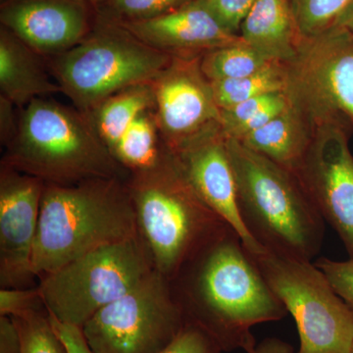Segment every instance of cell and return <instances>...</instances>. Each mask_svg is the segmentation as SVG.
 Wrapping results in <instances>:
<instances>
[{
    "instance_id": "cell-13",
    "label": "cell",
    "mask_w": 353,
    "mask_h": 353,
    "mask_svg": "<svg viewBox=\"0 0 353 353\" xmlns=\"http://www.w3.org/2000/svg\"><path fill=\"white\" fill-rule=\"evenodd\" d=\"M154 112L164 145L171 150L220 123L210 81L201 67V58L172 61L152 83Z\"/></svg>"
},
{
    "instance_id": "cell-28",
    "label": "cell",
    "mask_w": 353,
    "mask_h": 353,
    "mask_svg": "<svg viewBox=\"0 0 353 353\" xmlns=\"http://www.w3.org/2000/svg\"><path fill=\"white\" fill-rule=\"evenodd\" d=\"M255 0H204L206 6L220 24L234 34L240 36L241 25Z\"/></svg>"
},
{
    "instance_id": "cell-26",
    "label": "cell",
    "mask_w": 353,
    "mask_h": 353,
    "mask_svg": "<svg viewBox=\"0 0 353 353\" xmlns=\"http://www.w3.org/2000/svg\"><path fill=\"white\" fill-rule=\"evenodd\" d=\"M314 263L328 278L336 294L353 310V257L345 261L320 257Z\"/></svg>"
},
{
    "instance_id": "cell-30",
    "label": "cell",
    "mask_w": 353,
    "mask_h": 353,
    "mask_svg": "<svg viewBox=\"0 0 353 353\" xmlns=\"http://www.w3.org/2000/svg\"><path fill=\"white\" fill-rule=\"evenodd\" d=\"M19 125V108L0 95V141L6 148L12 143L18 132Z\"/></svg>"
},
{
    "instance_id": "cell-15",
    "label": "cell",
    "mask_w": 353,
    "mask_h": 353,
    "mask_svg": "<svg viewBox=\"0 0 353 353\" xmlns=\"http://www.w3.org/2000/svg\"><path fill=\"white\" fill-rule=\"evenodd\" d=\"M88 0H1L0 23L46 59L71 50L92 32Z\"/></svg>"
},
{
    "instance_id": "cell-19",
    "label": "cell",
    "mask_w": 353,
    "mask_h": 353,
    "mask_svg": "<svg viewBox=\"0 0 353 353\" xmlns=\"http://www.w3.org/2000/svg\"><path fill=\"white\" fill-rule=\"evenodd\" d=\"M313 132L288 108L264 127L246 134L240 143L288 170L294 172L307 152Z\"/></svg>"
},
{
    "instance_id": "cell-17",
    "label": "cell",
    "mask_w": 353,
    "mask_h": 353,
    "mask_svg": "<svg viewBox=\"0 0 353 353\" xmlns=\"http://www.w3.org/2000/svg\"><path fill=\"white\" fill-rule=\"evenodd\" d=\"M62 94L46 59L12 32L0 26V95L17 108L34 99Z\"/></svg>"
},
{
    "instance_id": "cell-27",
    "label": "cell",
    "mask_w": 353,
    "mask_h": 353,
    "mask_svg": "<svg viewBox=\"0 0 353 353\" xmlns=\"http://www.w3.org/2000/svg\"><path fill=\"white\" fill-rule=\"evenodd\" d=\"M161 353H223L219 345L205 332L185 323L183 328Z\"/></svg>"
},
{
    "instance_id": "cell-20",
    "label": "cell",
    "mask_w": 353,
    "mask_h": 353,
    "mask_svg": "<svg viewBox=\"0 0 353 353\" xmlns=\"http://www.w3.org/2000/svg\"><path fill=\"white\" fill-rule=\"evenodd\" d=\"M210 83L216 104L222 110L261 95L284 92L285 64L274 61L252 75Z\"/></svg>"
},
{
    "instance_id": "cell-12",
    "label": "cell",
    "mask_w": 353,
    "mask_h": 353,
    "mask_svg": "<svg viewBox=\"0 0 353 353\" xmlns=\"http://www.w3.org/2000/svg\"><path fill=\"white\" fill-rule=\"evenodd\" d=\"M46 183L0 163V287L38 285L32 253Z\"/></svg>"
},
{
    "instance_id": "cell-14",
    "label": "cell",
    "mask_w": 353,
    "mask_h": 353,
    "mask_svg": "<svg viewBox=\"0 0 353 353\" xmlns=\"http://www.w3.org/2000/svg\"><path fill=\"white\" fill-rule=\"evenodd\" d=\"M172 152L206 205L239 234L248 252H261L263 246L250 234L241 218L227 137L220 123L206 128Z\"/></svg>"
},
{
    "instance_id": "cell-35",
    "label": "cell",
    "mask_w": 353,
    "mask_h": 353,
    "mask_svg": "<svg viewBox=\"0 0 353 353\" xmlns=\"http://www.w3.org/2000/svg\"><path fill=\"white\" fill-rule=\"evenodd\" d=\"M352 353H353V347H352Z\"/></svg>"
},
{
    "instance_id": "cell-33",
    "label": "cell",
    "mask_w": 353,
    "mask_h": 353,
    "mask_svg": "<svg viewBox=\"0 0 353 353\" xmlns=\"http://www.w3.org/2000/svg\"><path fill=\"white\" fill-rule=\"evenodd\" d=\"M334 25L347 30V32H352L353 34V0L350 2V6L345 9V11L341 14Z\"/></svg>"
},
{
    "instance_id": "cell-18",
    "label": "cell",
    "mask_w": 353,
    "mask_h": 353,
    "mask_svg": "<svg viewBox=\"0 0 353 353\" xmlns=\"http://www.w3.org/2000/svg\"><path fill=\"white\" fill-rule=\"evenodd\" d=\"M240 36L267 59L279 62L294 57L303 39L292 0H255Z\"/></svg>"
},
{
    "instance_id": "cell-1",
    "label": "cell",
    "mask_w": 353,
    "mask_h": 353,
    "mask_svg": "<svg viewBox=\"0 0 353 353\" xmlns=\"http://www.w3.org/2000/svg\"><path fill=\"white\" fill-rule=\"evenodd\" d=\"M185 323L223 352L256 348L253 327L288 314L233 229L206 246L170 281Z\"/></svg>"
},
{
    "instance_id": "cell-22",
    "label": "cell",
    "mask_w": 353,
    "mask_h": 353,
    "mask_svg": "<svg viewBox=\"0 0 353 353\" xmlns=\"http://www.w3.org/2000/svg\"><path fill=\"white\" fill-rule=\"evenodd\" d=\"M11 318L19 332L22 353H68L53 329L48 309Z\"/></svg>"
},
{
    "instance_id": "cell-6",
    "label": "cell",
    "mask_w": 353,
    "mask_h": 353,
    "mask_svg": "<svg viewBox=\"0 0 353 353\" xmlns=\"http://www.w3.org/2000/svg\"><path fill=\"white\" fill-rule=\"evenodd\" d=\"M46 61L62 94L88 114L122 90L152 83L172 57L97 14L92 32L80 43Z\"/></svg>"
},
{
    "instance_id": "cell-25",
    "label": "cell",
    "mask_w": 353,
    "mask_h": 353,
    "mask_svg": "<svg viewBox=\"0 0 353 353\" xmlns=\"http://www.w3.org/2000/svg\"><path fill=\"white\" fill-rule=\"evenodd\" d=\"M46 309L39 284L29 289H0V316L15 317Z\"/></svg>"
},
{
    "instance_id": "cell-8",
    "label": "cell",
    "mask_w": 353,
    "mask_h": 353,
    "mask_svg": "<svg viewBox=\"0 0 353 353\" xmlns=\"http://www.w3.org/2000/svg\"><path fill=\"white\" fill-rule=\"evenodd\" d=\"M284 94L313 132L341 130L353 134V34L334 25L303 38L284 62Z\"/></svg>"
},
{
    "instance_id": "cell-4",
    "label": "cell",
    "mask_w": 353,
    "mask_h": 353,
    "mask_svg": "<svg viewBox=\"0 0 353 353\" xmlns=\"http://www.w3.org/2000/svg\"><path fill=\"white\" fill-rule=\"evenodd\" d=\"M227 148L250 234L270 252L312 261L321 250L325 221L297 176L236 139L227 138Z\"/></svg>"
},
{
    "instance_id": "cell-31",
    "label": "cell",
    "mask_w": 353,
    "mask_h": 353,
    "mask_svg": "<svg viewBox=\"0 0 353 353\" xmlns=\"http://www.w3.org/2000/svg\"><path fill=\"white\" fill-rule=\"evenodd\" d=\"M0 353H22L19 332L9 316H0Z\"/></svg>"
},
{
    "instance_id": "cell-7",
    "label": "cell",
    "mask_w": 353,
    "mask_h": 353,
    "mask_svg": "<svg viewBox=\"0 0 353 353\" xmlns=\"http://www.w3.org/2000/svg\"><path fill=\"white\" fill-rule=\"evenodd\" d=\"M141 236L97 248L39 278L48 313L82 328L95 314L154 273Z\"/></svg>"
},
{
    "instance_id": "cell-3",
    "label": "cell",
    "mask_w": 353,
    "mask_h": 353,
    "mask_svg": "<svg viewBox=\"0 0 353 353\" xmlns=\"http://www.w3.org/2000/svg\"><path fill=\"white\" fill-rule=\"evenodd\" d=\"M139 234L125 179L95 178L69 185L46 183L32 270L39 279L97 248Z\"/></svg>"
},
{
    "instance_id": "cell-21",
    "label": "cell",
    "mask_w": 353,
    "mask_h": 353,
    "mask_svg": "<svg viewBox=\"0 0 353 353\" xmlns=\"http://www.w3.org/2000/svg\"><path fill=\"white\" fill-rule=\"evenodd\" d=\"M271 62L274 61L243 41L210 51L201 58V67L206 78L213 82L252 75Z\"/></svg>"
},
{
    "instance_id": "cell-2",
    "label": "cell",
    "mask_w": 353,
    "mask_h": 353,
    "mask_svg": "<svg viewBox=\"0 0 353 353\" xmlns=\"http://www.w3.org/2000/svg\"><path fill=\"white\" fill-rule=\"evenodd\" d=\"M126 185L139 236L155 271L169 281L232 229L202 201L166 145L154 164L130 173Z\"/></svg>"
},
{
    "instance_id": "cell-23",
    "label": "cell",
    "mask_w": 353,
    "mask_h": 353,
    "mask_svg": "<svg viewBox=\"0 0 353 353\" xmlns=\"http://www.w3.org/2000/svg\"><path fill=\"white\" fill-rule=\"evenodd\" d=\"M190 0H105L95 7L97 16L116 24L159 17Z\"/></svg>"
},
{
    "instance_id": "cell-16",
    "label": "cell",
    "mask_w": 353,
    "mask_h": 353,
    "mask_svg": "<svg viewBox=\"0 0 353 353\" xmlns=\"http://www.w3.org/2000/svg\"><path fill=\"white\" fill-rule=\"evenodd\" d=\"M119 25L172 58H201L217 48L243 41L220 24L204 0H190L153 19Z\"/></svg>"
},
{
    "instance_id": "cell-5",
    "label": "cell",
    "mask_w": 353,
    "mask_h": 353,
    "mask_svg": "<svg viewBox=\"0 0 353 353\" xmlns=\"http://www.w3.org/2000/svg\"><path fill=\"white\" fill-rule=\"evenodd\" d=\"M1 162L52 185L129 176L85 113L50 97L19 109L17 134Z\"/></svg>"
},
{
    "instance_id": "cell-32",
    "label": "cell",
    "mask_w": 353,
    "mask_h": 353,
    "mask_svg": "<svg viewBox=\"0 0 353 353\" xmlns=\"http://www.w3.org/2000/svg\"><path fill=\"white\" fill-rule=\"evenodd\" d=\"M250 353H294L292 347L284 341L269 339Z\"/></svg>"
},
{
    "instance_id": "cell-9",
    "label": "cell",
    "mask_w": 353,
    "mask_h": 353,
    "mask_svg": "<svg viewBox=\"0 0 353 353\" xmlns=\"http://www.w3.org/2000/svg\"><path fill=\"white\" fill-rule=\"evenodd\" d=\"M267 284L294 318L297 353H352L353 310L315 263L264 248L250 253Z\"/></svg>"
},
{
    "instance_id": "cell-10",
    "label": "cell",
    "mask_w": 353,
    "mask_h": 353,
    "mask_svg": "<svg viewBox=\"0 0 353 353\" xmlns=\"http://www.w3.org/2000/svg\"><path fill=\"white\" fill-rule=\"evenodd\" d=\"M185 325L171 282L157 271L82 327L94 353H161Z\"/></svg>"
},
{
    "instance_id": "cell-34",
    "label": "cell",
    "mask_w": 353,
    "mask_h": 353,
    "mask_svg": "<svg viewBox=\"0 0 353 353\" xmlns=\"http://www.w3.org/2000/svg\"><path fill=\"white\" fill-rule=\"evenodd\" d=\"M88 1L90 2V3H92L95 8V7L99 6V4H101L102 2L105 1V0H88Z\"/></svg>"
},
{
    "instance_id": "cell-24",
    "label": "cell",
    "mask_w": 353,
    "mask_h": 353,
    "mask_svg": "<svg viewBox=\"0 0 353 353\" xmlns=\"http://www.w3.org/2000/svg\"><path fill=\"white\" fill-rule=\"evenodd\" d=\"M352 0H292L303 38L316 36L336 24Z\"/></svg>"
},
{
    "instance_id": "cell-11",
    "label": "cell",
    "mask_w": 353,
    "mask_h": 353,
    "mask_svg": "<svg viewBox=\"0 0 353 353\" xmlns=\"http://www.w3.org/2000/svg\"><path fill=\"white\" fill-rule=\"evenodd\" d=\"M350 134L339 129L313 132L307 152L292 172L325 222L353 257V155Z\"/></svg>"
},
{
    "instance_id": "cell-29",
    "label": "cell",
    "mask_w": 353,
    "mask_h": 353,
    "mask_svg": "<svg viewBox=\"0 0 353 353\" xmlns=\"http://www.w3.org/2000/svg\"><path fill=\"white\" fill-rule=\"evenodd\" d=\"M50 314V313H48ZM51 324L57 336L64 343L68 353H94L88 347L82 328L58 321L50 314Z\"/></svg>"
}]
</instances>
